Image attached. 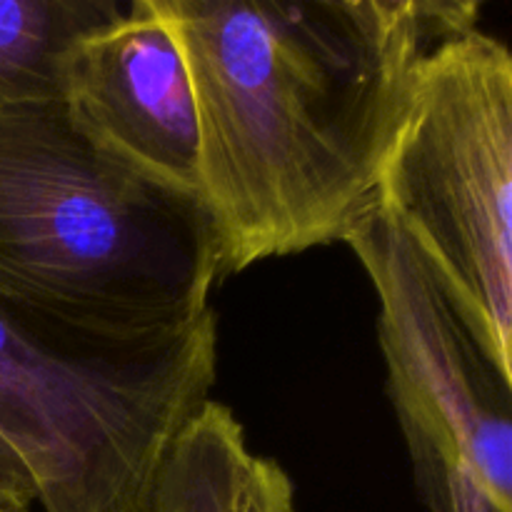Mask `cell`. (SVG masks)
<instances>
[{
    "instance_id": "obj_1",
    "label": "cell",
    "mask_w": 512,
    "mask_h": 512,
    "mask_svg": "<svg viewBox=\"0 0 512 512\" xmlns=\"http://www.w3.org/2000/svg\"><path fill=\"white\" fill-rule=\"evenodd\" d=\"M198 110L220 280L345 243L378 203L420 58L478 25L460 0H153Z\"/></svg>"
},
{
    "instance_id": "obj_2",
    "label": "cell",
    "mask_w": 512,
    "mask_h": 512,
    "mask_svg": "<svg viewBox=\"0 0 512 512\" xmlns=\"http://www.w3.org/2000/svg\"><path fill=\"white\" fill-rule=\"evenodd\" d=\"M218 280L200 200L95 150L63 103L0 108V308L155 338L213 310Z\"/></svg>"
},
{
    "instance_id": "obj_3",
    "label": "cell",
    "mask_w": 512,
    "mask_h": 512,
    "mask_svg": "<svg viewBox=\"0 0 512 512\" xmlns=\"http://www.w3.org/2000/svg\"><path fill=\"white\" fill-rule=\"evenodd\" d=\"M378 205L512 380V55L503 40L470 25L420 58Z\"/></svg>"
},
{
    "instance_id": "obj_4",
    "label": "cell",
    "mask_w": 512,
    "mask_h": 512,
    "mask_svg": "<svg viewBox=\"0 0 512 512\" xmlns=\"http://www.w3.org/2000/svg\"><path fill=\"white\" fill-rule=\"evenodd\" d=\"M345 245L378 293L390 400L425 503L483 495L512 512V380L378 203Z\"/></svg>"
},
{
    "instance_id": "obj_5",
    "label": "cell",
    "mask_w": 512,
    "mask_h": 512,
    "mask_svg": "<svg viewBox=\"0 0 512 512\" xmlns=\"http://www.w3.org/2000/svg\"><path fill=\"white\" fill-rule=\"evenodd\" d=\"M63 105L95 150L158 188L200 200L193 85L153 0L123 5L75 45Z\"/></svg>"
},
{
    "instance_id": "obj_6",
    "label": "cell",
    "mask_w": 512,
    "mask_h": 512,
    "mask_svg": "<svg viewBox=\"0 0 512 512\" xmlns=\"http://www.w3.org/2000/svg\"><path fill=\"white\" fill-rule=\"evenodd\" d=\"M145 512H295V490L248 448L230 408L208 400L165 455Z\"/></svg>"
},
{
    "instance_id": "obj_7",
    "label": "cell",
    "mask_w": 512,
    "mask_h": 512,
    "mask_svg": "<svg viewBox=\"0 0 512 512\" xmlns=\"http://www.w3.org/2000/svg\"><path fill=\"white\" fill-rule=\"evenodd\" d=\"M120 10L118 0H0V108L63 103L75 45Z\"/></svg>"
},
{
    "instance_id": "obj_8",
    "label": "cell",
    "mask_w": 512,
    "mask_h": 512,
    "mask_svg": "<svg viewBox=\"0 0 512 512\" xmlns=\"http://www.w3.org/2000/svg\"><path fill=\"white\" fill-rule=\"evenodd\" d=\"M38 503L33 453L10 405L0 398V512H28Z\"/></svg>"
}]
</instances>
